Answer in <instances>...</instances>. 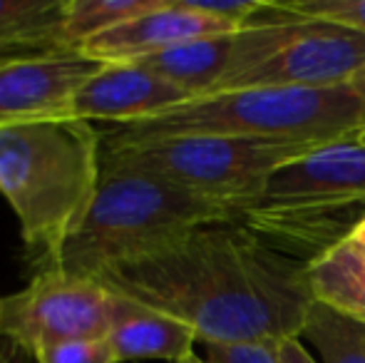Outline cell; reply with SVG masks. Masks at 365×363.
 I'll use <instances>...</instances> for the list:
<instances>
[{
	"label": "cell",
	"mask_w": 365,
	"mask_h": 363,
	"mask_svg": "<svg viewBox=\"0 0 365 363\" xmlns=\"http://www.w3.org/2000/svg\"><path fill=\"white\" fill-rule=\"evenodd\" d=\"M313 301L365 321V254L343 239L306 264Z\"/></svg>",
	"instance_id": "obj_13"
},
{
	"label": "cell",
	"mask_w": 365,
	"mask_h": 363,
	"mask_svg": "<svg viewBox=\"0 0 365 363\" xmlns=\"http://www.w3.org/2000/svg\"><path fill=\"white\" fill-rule=\"evenodd\" d=\"M234 219L236 209L219 199L142 172L102 170L85 219L50 272L100 279L192 229Z\"/></svg>",
	"instance_id": "obj_3"
},
{
	"label": "cell",
	"mask_w": 365,
	"mask_h": 363,
	"mask_svg": "<svg viewBox=\"0 0 365 363\" xmlns=\"http://www.w3.org/2000/svg\"><path fill=\"white\" fill-rule=\"evenodd\" d=\"M301 341L316 349L323 363H365V321L311 301Z\"/></svg>",
	"instance_id": "obj_15"
},
{
	"label": "cell",
	"mask_w": 365,
	"mask_h": 363,
	"mask_svg": "<svg viewBox=\"0 0 365 363\" xmlns=\"http://www.w3.org/2000/svg\"><path fill=\"white\" fill-rule=\"evenodd\" d=\"M276 361L279 363H318L311 354H308L306 346H303L301 336L281 341V344L276 346Z\"/></svg>",
	"instance_id": "obj_20"
},
{
	"label": "cell",
	"mask_w": 365,
	"mask_h": 363,
	"mask_svg": "<svg viewBox=\"0 0 365 363\" xmlns=\"http://www.w3.org/2000/svg\"><path fill=\"white\" fill-rule=\"evenodd\" d=\"M30 356L10 341H0V363H28Z\"/></svg>",
	"instance_id": "obj_21"
},
{
	"label": "cell",
	"mask_w": 365,
	"mask_h": 363,
	"mask_svg": "<svg viewBox=\"0 0 365 363\" xmlns=\"http://www.w3.org/2000/svg\"><path fill=\"white\" fill-rule=\"evenodd\" d=\"M20 55H30V53H18V50H0V63H5V60H13V58H20Z\"/></svg>",
	"instance_id": "obj_24"
},
{
	"label": "cell",
	"mask_w": 365,
	"mask_h": 363,
	"mask_svg": "<svg viewBox=\"0 0 365 363\" xmlns=\"http://www.w3.org/2000/svg\"><path fill=\"white\" fill-rule=\"evenodd\" d=\"M95 281L174 316L204 346H279L301 336L313 301L306 264L234 222L197 227Z\"/></svg>",
	"instance_id": "obj_1"
},
{
	"label": "cell",
	"mask_w": 365,
	"mask_h": 363,
	"mask_svg": "<svg viewBox=\"0 0 365 363\" xmlns=\"http://www.w3.org/2000/svg\"><path fill=\"white\" fill-rule=\"evenodd\" d=\"M107 341L112 344L120 363H177L192 356L194 346L199 344L194 329H189L187 324L117 291H110Z\"/></svg>",
	"instance_id": "obj_11"
},
{
	"label": "cell",
	"mask_w": 365,
	"mask_h": 363,
	"mask_svg": "<svg viewBox=\"0 0 365 363\" xmlns=\"http://www.w3.org/2000/svg\"><path fill=\"white\" fill-rule=\"evenodd\" d=\"M102 65L80 50L30 53L0 63V125L70 117L77 90Z\"/></svg>",
	"instance_id": "obj_8"
},
{
	"label": "cell",
	"mask_w": 365,
	"mask_h": 363,
	"mask_svg": "<svg viewBox=\"0 0 365 363\" xmlns=\"http://www.w3.org/2000/svg\"><path fill=\"white\" fill-rule=\"evenodd\" d=\"M363 122L365 102L351 85L326 90L251 88L192 97L149 120L107 127L102 135L120 140L214 135L326 145Z\"/></svg>",
	"instance_id": "obj_4"
},
{
	"label": "cell",
	"mask_w": 365,
	"mask_h": 363,
	"mask_svg": "<svg viewBox=\"0 0 365 363\" xmlns=\"http://www.w3.org/2000/svg\"><path fill=\"white\" fill-rule=\"evenodd\" d=\"M102 180V130L75 117L0 125V194L18 217L28 264L50 272Z\"/></svg>",
	"instance_id": "obj_2"
},
{
	"label": "cell",
	"mask_w": 365,
	"mask_h": 363,
	"mask_svg": "<svg viewBox=\"0 0 365 363\" xmlns=\"http://www.w3.org/2000/svg\"><path fill=\"white\" fill-rule=\"evenodd\" d=\"M365 68V33L331 20L303 18L293 35L221 92L251 88L326 90L351 85Z\"/></svg>",
	"instance_id": "obj_7"
},
{
	"label": "cell",
	"mask_w": 365,
	"mask_h": 363,
	"mask_svg": "<svg viewBox=\"0 0 365 363\" xmlns=\"http://www.w3.org/2000/svg\"><path fill=\"white\" fill-rule=\"evenodd\" d=\"M192 100L184 90L162 75L137 63H105L70 102V117L85 122H105L107 127H125L157 117L172 107Z\"/></svg>",
	"instance_id": "obj_9"
},
{
	"label": "cell",
	"mask_w": 365,
	"mask_h": 363,
	"mask_svg": "<svg viewBox=\"0 0 365 363\" xmlns=\"http://www.w3.org/2000/svg\"><path fill=\"white\" fill-rule=\"evenodd\" d=\"M318 142L184 135L120 140L102 135V170L159 177L231 207L251 202L279 167L308 155Z\"/></svg>",
	"instance_id": "obj_5"
},
{
	"label": "cell",
	"mask_w": 365,
	"mask_h": 363,
	"mask_svg": "<svg viewBox=\"0 0 365 363\" xmlns=\"http://www.w3.org/2000/svg\"><path fill=\"white\" fill-rule=\"evenodd\" d=\"M239 28L214 20L189 5V0H159L152 10L92 38L80 48L100 63H140L169 48L209 35L234 33Z\"/></svg>",
	"instance_id": "obj_10"
},
{
	"label": "cell",
	"mask_w": 365,
	"mask_h": 363,
	"mask_svg": "<svg viewBox=\"0 0 365 363\" xmlns=\"http://www.w3.org/2000/svg\"><path fill=\"white\" fill-rule=\"evenodd\" d=\"M65 0H0V50H70L63 38Z\"/></svg>",
	"instance_id": "obj_14"
},
{
	"label": "cell",
	"mask_w": 365,
	"mask_h": 363,
	"mask_svg": "<svg viewBox=\"0 0 365 363\" xmlns=\"http://www.w3.org/2000/svg\"><path fill=\"white\" fill-rule=\"evenodd\" d=\"M236 63H239V30L189 40L140 60L137 65L162 75L187 95L207 97L219 92L221 85L234 75Z\"/></svg>",
	"instance_id": "obj_12"
},
{
	"label": "cell",
	"mask_w": 365,
	"mask_h": 363,
	"mask_svg": "<svg viewBox=\"0 0 365 363\" xmlns=\"http://www.w3.org/2000/svg\"><path fill=\"white\" fill-rule=\"evenodd\" d=\"M346 242L351 244V247H356L361 254H365V219H363L361 224H358L356 229H353L351 234H348V237H346Z\"/></svg>",
	"instance_id": "obj_22"
},
{
	"label": "cell",
	"mask_w": 365,
	"mask_h": 363,
	"mask_svg": "<svg viewBox=\"0 0 365 363\" xmlns=\"http://www.w3.org/2000/svg\"><path fill=\"white\" fill-rule=\"evenodd\" d=\"M177 363H214L212 359H202V356H197V354H192V356H187V359H182V361H177Z\"/></svg>",
	"instance_id": "obj_25"
},
{
	"label": "cell",
	"mask_w": 365,
	"mask_h": 363,
	"mask_svg": "<svg viewBox=\"0 0 365 363\" xmlns=\"http://www.w3.org/2000/svg\"><path fill=\"white\" fill-rule=\"evenodd\" d=\"M351 88H353V92H356V95L365 102V68L356 75V78L351 80Z\"/></svg>",
	"instance_id": "obj_23"
},
{
	"label": "cell",
	"mask_w": 365,
	"mask_h": 363,
	"mask_svg": "<svg viewBox=\"0 0 365 363\" xmlns=\"http://www.w3.org/2000/svg\"><path fill=\"white\" fill-rule=\"evenodd\" d=\"M214 363H279L276 346H207Z\"/></svg>",
	"instance_id": "obj_19"
},
{
	"label": "cell",
	"mask_w": 365,
	"mask_h": 363,
	"mask_svg": "<svg viewBox=\"0 0 365 363\" xmlns=\"http://www.w3.org/2000/svg\"><path fill=\"white\" fill-rule=\"evenodd\" d=\"M157 3L159 0H65V45L80 50L92 38L147 13Z\"/></svg>",
	"instance_id": "obj_16"
},
{
	"label": "cell",
	"mask_w": 365,
	"mask_h": 363,
	"mask_svg": "<svg viewBox=\"0 0 365 363\" xmlns=\"http://www.w3.org/2000/svg\"><path fill=\"white\" fill-rule=\"evenodd\" d=\"M35 363H120L112 344L105 339H75L43 346L35 351Z\"/></svg>",
	"instance_id": "obj_17"
},
{
	"label": "cell",
	"mask_w": 365,
	"mask_h": 363,
	"mask_svg": "<svg viewBox=\"0 0 365 363\" xmlns=\"http://www.w3.org/2000/svg\"><path fill=\"white\" fill-rule=\"evenodd\" d=\"M284 5L303 18L331 20L365 33V0H293Z\"/></svg>",
	"instance_id": "obj_18"
},
{
	"label": "cell",
	"mask_w": 365,
	"mask_h": 363,
	"mask_svg": "<svg viewBox=\"0 0 365 363\" xmlns=\"http://www.w3.org/2000/svg\"><path fill=\"white\" fill-rule=\"evenodd\" d=\"M110 291L95 279L60 272L35 274L25 289L0 296V341L33 359L43 346L75 339H105Z\"/></svg>",
	"instance_id": "obj_6"
}]
</instances>
